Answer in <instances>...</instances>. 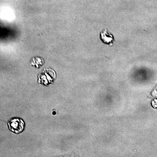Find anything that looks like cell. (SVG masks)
Listing matches in <instances>:
<instances>
[{
  "label": "cell",
  "instance_id": "1",
  "mask_svg": "<svg viewBox=\"0 0 157 157\" xmlns=\"http://www.w3.org/2000/svg\"><path fill=\"white\" fill-rule=\"evenodd\" d=\"M9 128L15 133L22 132L24 129L25 124L21 119L14 118L11 120L8 123Z\"/></svg>",
  "mask_w": 157,
  "mask_h": 157
},
{
  "label": "cell",
  "instance_id": "2",
  "mask_svg": "<svg viewBox=\"0 0 157 157\" xmlns=\"http://www.w3.org/2000/svg\"><path fill=\"white\" fill-rule=\"evenodd\" d=\"M100 39L103 43L111 46L113 45L115 40L114 36L107 29H104L100 35Z\"/></svg>",
  "mask_w": 157,
  "mask_h": 157
},
{
  "label": "cell",
  "instance_id": "3",
  "mask_svg": "<svg viewBox=\"0 0 157 157\" xmlns=\"http://www.w3.org/2000/svg\"><path fill=\"white\" fill-rule=\"evenodd\" d=\"M152 106L155 108H157V100H155L152 102Z\"/></svg>",
  "mask_w": 157,
  "mask_h": 157
}]
</instances>
